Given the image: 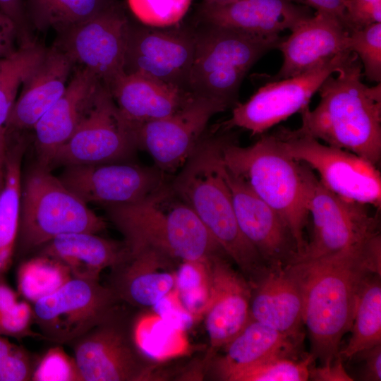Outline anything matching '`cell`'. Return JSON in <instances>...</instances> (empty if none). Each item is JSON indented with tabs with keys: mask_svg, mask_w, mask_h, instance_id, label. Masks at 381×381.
I'll list each match as a JSON object with an SVG mask.
<instances>
[{
	"mask_svg": "<svg viewBox=\"0 0 381 381\" xmlns=\"http://www.w3.org/2000/svg\"><path fill=\"white\" fill-rule=\"evenodd\" d=\"M344 24L349 31L381 23V0H344Z\"/></svg>",
	"mask_w": 381,
	"mask_h": 381,
	"instance_id": "b9f144b4",
	"label": "cell"
},
{
	"mask_svg": "<svg viewBox=\"0 0 381 381\" xmlns=\"http://www.w3.org/2000/svg\"><path fill=\"white\" fill-rule=\"evenodd\" d=\"M35 324L32 305L23 299L0 315V335L22 339L25 337L42 338L32 329Z\"/></svg>",
	"mask_w": 381,
	"mask_h": 381,
	"instance_id": "f35d334b",
	"label": "cell"
},
{
	"mask_svg": "<svg viewBox=\"0 0 381 381\" xmlns=\"http://www.w3.org/2000/svg\"><path fill=\"white\" fill-rule=\"evenodd\" d=\"M195 32L180 23L157 28L130 22L125 73L144 75L190 92Z\"/></svg>",
	"mask_w": 381,
	"mask_h": 381,
	"instance_id": "5bb4252c",
	"label": "cell"
},
{
	"mask_svg": "<svg viewBox=\"0 0 381 381\" xmlns=\"http://www.w3.org/2000/svg\"><path fill=\"white\" fill-rule=\"evenodd\" d=\"M352 54L340 53L299 75L267 82L248 100L238 102L231 117L217 128L229 131L238 127L252 135H262L269 129L308 107L322 83Z\"/></svg>",
	"mask_w": 381,
	"mask_h": 381,
	"instance_id": "30bf717a",
	"label": "cell"
},
{
	"mask_svg": "<svg viewBox=\"0 0 381 381\" xmlns=\"http://www.w3.org/2000/svg\"><path fill=\"white\" fill-rule=\"evenodd\" d=\"M278 44L283 62L278 73L266 82L306 72L336 55L349 51V32L337 16L316 11L298 23Z\"/></svg>",
	"mask_w": 381,
	"mask_h": 381,
	"instance_id": "d6986e66",
	"label": "cell"
},
{
	"mask_svg": "<svg viewBox=\"0 0 381 381\" xmlns=\"http://www.w3.org/2000/svg\"><path fill=\"white\" fill-rule=\"evenodd\" d=\"M14 345L6 337L0 335V360L11 350Z\"/></svg>",
	"mask_w": 381,
	"mask_h": 381,
	"instance_id": "f907efd6",
	"label": "cell"
},
{
	"mask_svg": "<svg viewBox=\"0 0 381 381\" xmlns=\"http://www.w3.org/2000/svg\"><path fill=\"white\" fill-rule=\"evenodd\" d=\"M286 266L301 291L310 354L328 365L339 356L340 342L351 329L364 281L370 274L380 275V234L353 249Z\"/></svg>",
	"mask_w": 381,
	"mask_h": 381,
	"instance_id": "6da1fadb",
	"label": "cell"
},
{
	"mask_svg": "<svg viewBox=\"0 0 381 381\" xmlns=\"http://www.w3.org/2000/svg\"><path fill=\"white\" fill-rule=\"evenodd\" d=\"M226 135H203L169 185L254 285L269 267L242 233L235 214L223 173L222 147Z\"/></svg>",
	"mask_w": 381,
	"mask_h": 381,
	"instance_id": "3957f363",
	"label": "cell"
},
{
	"mask_svg": "<svg viewBox=\"0 0 381 381\" xmlns=\"http://www.w3.org/2000/svg\"><path fill=\"white\" fill-rule=\"evenodd\" d=\"M73 64L56 47L44 52L25 75L16 99L6 135L32 128L65 91Z\"/></svg>",
	"mask_w": 381,
	"mask_h": 381,
	"instance_id": "44dd1931",
	"label": "cell"
},
{
	"mask_svg": "<svg viewBox=\"0 0 381 381\" xmlns=\"http://www.w3.org/2000/svg\"><path fill=\"white\" fill-rule=\"evenodd\" d=\"M222 159L229 171L241 178L282 217L296 241V257L301 255L307 243L304 230L309 217L306 165L284 150L274 133L261 135L247 147L238 145L227 134Z\"/></svg>",
	"mask_w": 381,
	"mask_h": 381,
	"instance_id": "5b68a950",
	"label": "cell"
},
{
	"mask_svg": "<svg viewBox=\"0 0 381 381\" xmlns=\"http://www.w3.org/2000/svg\"><path fill=\"white\" fill-rule=\"evenodd\" d=\"M362 64L353 53L318 92L320 102L303 109L297 130L325 144L351 152L375 165L381 159V83L362 82Z\"/></svg>",
	"mask_w": 381,
	"mask_h": 381,
	"instance_id": "7a4b0ae2",
	"label": "cell"
},
{
	"mask_svg": "<svg viewBox=\"0 0 381 381\" xmlns=\"http://www.w3.org/2000/svg\"><path fill=\"white\" fill-rule=\"evenodd\" d=\"M130 21L116 0L86 21L59 33L54 47L92 72L109 91L126 73Z\"/></svg>",
	"mask_w": 381,
	"mask_h": 381,
	"instance_id": "7c38bea8",
	"label": "cell"
},
{
	"mask_svg": "<svg viewBox=\"0 0 381 381\" xmlns=\"http://www.w3.org/2000/svg\"><path fill=\"white\" fill-rule=\"evenodd\" d=\"M107 222L67 188L50 169L36 164L22 174L14 257L23 258L64 234H98Z\"/></svg>",
	"mask_w": 381,
	"mask_h": 381,
	"instance_id": "8992f818",
	"label": "cell"
},
{
	"mask_svg": "<svg viewBox=\"0 0 381 381\" xmlns=\"http://www.w3.org/2000/svg\"><path fill=\"white\" fill-rule=\"evenodd\" d=\"M309 379L317 381L353 380L345 370L340 356L328 365H322L319 368L313 365L309 371Z\"/></svg>",
	"mask_w": 381,
	"mask_h": 381,
	"instance_id": "7dc6e473",
	"label": "cell"
},
{
	"mask_svg": "<svg viewBox=\"0 0 381 381\" xmlns=\"http://www.w3.org/2000/svg\"><path fill=\"white\" fill-rule=\"evenodd\" d=\"M4 180L0 190V275L12 265L18 234L22 183V162L28 147L23 134L6 136Z\"/></svg>",
	"mask_w": 381,
	"mask_h": 381,
	"instance_id": "f1b7e54d",
	"label": "cell"
},
{
	"mask_svg": "<svg viewBox=\"0 0 381 381\" xmlns=\"http://www.w3.org/2000/svg\"><path fill=\"white\" fill-rule=\"evenodd\" d=\"M349 50L358 56L366 78L381 83V23L349 31Z\"/></svg>",
	"mask_w": 381,
	"mask_h": 381,
	"instance_id": "d590c367",
	"label": "cell"
},
{
	"mask_svg": "<svg viewBox=\"0 0 381 381\" xmlns=\"http://www.w3.org/2000/svg\"><path fill=\"white\" fill-rule=\"evenodd\" d=\"M136 148L134 131L121 117L109 90L101 84L75 132L56 150L50 168L128 162Z\"/></svg>",
	"mask_w": 381,
	"mask_h": 381,
	"instance_id": "4fadbf2b",
	"label": "cell"
},
{
	"mask_svg": "<svg viewBox=\"0 0 381 381\" xmlns=\"http://www.w3.org/2000/svg\"><path fill=\"white\" fill-rule=\"evenodd\" d=\"M109 92L135 135L144 123L175 113L194 97L190 92L140 74H125Z\"/></svg>",
	"mask_w": 381,
	"mask_h": 381,
	"instance_id": "d4e9b609",
	"label": "cell"
},
{
	"mask_svg": "<svg viewBox=\"0 0 381 381\" xmlns=\"http://www.w3.org/2000/svg\"><path fill=\"white\" fill-rule=\"evenodd\" d=\"M284 150L318 174L334 194L380 210L381 175L377 167L348 150L322 143L297 129L274 132Z\"/></svg>",
	"mask_w": 381,
	"mask_h": 381,
	"instance_id": "ba28073f",
	"label": "cell"
},
{
	"mask_svg": "<svg viewBox=\"0 0 381 381\" xmlns=\"http://www.w3.org/2000/svg\"><path fill=\"white\" fill-rule=\"evenodd\" d=\"M119 301L99 280L72 277L32 304L35 324L42 339L68 345L111 314Z\"/></svg>",
	"mask_w": 381,
	"mask_h": 381,
	"instance_id": "8fae6325",
	"label": "cell"
},
{
	"mask_svg": "<svg viewBox=\"0 0 381 381\" xmlns=\"http://www.w3.org/2000/svg\"><path fill=\"white\" fill-rule=\"evenodd\" d=\"M35 253L63 263L69 269L72 277L92 280H99L103 270L114 268L129 257L123 241L87 232L61 234Z\"/></svg>",
	"mask_w": 381,
	"mask_h": 381,
	"instance_id": "484cf974",
	"label": "cell"
},
{
	"mask_svg": "<svg viewBox=\"0 0 381 381\" xmlns=\"http://www.w3.org/2000/svg\"><path fill=\"white\" fill-rule=\"evenodd\" d=\"M101 84L90 70L75 71L62 95L32 128L37 164L50 169L56 150L75 132Z\"/></svg>",
	"mask_w": 381,
	"mask_h": 381,
	"instance_id": "7402d4cb",
	"label": "cell"
},
{
	"mask_svg": "<svg viewBox=\"0 0 381 381\" xmlns=\"http://www.w3.org/2000/svg\"><path fill=\"white\" fill-rule=\"evenodd\" d=\"M4 180V158H0V190Z\"/></svg>",
	"mask_w": 381,
	"mask_h": 381,
	"instance_id": "816d5d0a",
	"label": "cell"
},
{
	"mask_svg": "<svg viewBox=\"0 0 381 381\" xmlns=\"http://www.w3.org/2000/svg\"><path fill=\"white\" fill-rule=\"evenodd\" d=\"M250 318L301 341L302 294L287 266L269 267L253 286Z\"/></svg>",
	"mask_w": 381,
	"mask_h": 381,
	"instance_id": "cb8c5ba5",
	"label": "cell"
},
{
	"mask_svg": "<svg viewBox=\"0 0 381 381\" xmlns=\"http://www.w3.org/2000/svg\"><path fill=\"white\" fill-rule=\"evenodd\" d=\"M116 0H24L30 25L64 32L95 16Z\"/></svg>",
	"mask_w": 381,
	"mask_h": 381,
	"instance_id": "4dcf8cb0",
	"label": "cell"
},
{
	"mask_svg": "<svg viewBox=\"0 0 381 381\" xmlns=\"http://www.w3.org/2000/svg\"><path fill=\"white\" fill-rule=\"evenodd\" d=\"M104 207L123 235L129 256L152 250L171 262H182L226 254L169 183L140 200Z\"/></svg>",
	"mask_w": 381,
	"mask_h": 381,
	"instance_id": "277c9868",
	"label": "cell"
},
{
	"mask_svg": "<svg viewBox=\"0 0 381 381\" xmlns=\"http://www.w3.org/2000/svg\"><path fill=\"white\" fill-rule=\"evenodd\" d=\"M210 258L182 261L176 272L175 288L179 298L195 320L204 316L210 297Z\"/></svg>",
	"mask_w": 381,
	"mask_h": 381,
	"instance_id": "836d02e7",
	"label": "cell"
},
{
	"mask_svg": "<svg viewBox=\"0 0 381 381\" xmlns=\"http://www.w3.org/2000/svg\"><path fill=\"white\" fill-rule=\"evenodd\" d=\"M223 173L239 227L245 237L269 267L291 264L298 251L286 224L274 209L224 164Z\"/></svg>",
	"mask_w": 381,
	"mask_h": 381,
	"instance_id": "ac0fdd59",
	"label": "cell"
},
{
	"mask_svg": "<svg viewBox=\"0 0 381 381\" xmlns=\"http://www.w3.org/2000/svg\"><path fill=\"white\" fill-rule=\"evenodd\" d=\"M17 43L19 37L14 23L0 10V59L13 56L20 49Z\"/></svg>",
	"mask_w": 381,
	"mask_h": 381,
	"instance_id": "f6af8a7d",
	"label": "cell"
},
{
	"mask_svg": "<svg viewBox=\"0 0 381 381\" xmlns=\"http://www.w3.org/2000/svg\"><path fill=\"white\" fill-rule=\"evenodd\" d=\"M315 359L310 353L301 358L274 356L237 371L228 381H306Z\"/></svg>",
	"mask_w": 381,
	"mask_h": 381,
	"instance_id": "e575fe53",
	"label": "cell"
},
{
	"mask_svg": "<svg viewBox=\"0 0 381 381\" xmlns=\"http://www.w3.org/2000/svg\"><path fill=\"white\" fill-rule=\"evenodd\" d=\"M351 337L339 356L353 358L358 353L381 344L380 275L369 274L364 281L356 304Z\"/></svg>",
	"mask_w": 381,
	"mask_h": 381,
	"instance_id": "f546056e",
	"label": "cell"
},
{
	"mask_svg": "<svg viewBox=\"0 0 381 381\" xmlns=\"http://www.w3.org/2000/svg\"><path fill=\"white\" fill-rule=\"evenodd\" d=\"M153 310L162 319L183 331L190 329L196 322L181 303L176 288L158 301Z\"/></svg>",
	"mask_w": 381,
	"mask_h": 381,
	"instance_id": "7bdbcfd3",
	"label": "cell"
},
{
	"mask_svg": "<svg viewBox=\"0 0 381 381\" xmlns=\"http://www.w3.org/2000/svg\"><path fill=\"white\" fill-rule=\"evenodd\" d=\"M355 356H360L364 361L363 380H381V344L362 351Z\"/></svg>",
	"mask_w": 381,
	"mask_h": 381,
	"instance_id": "c3c4849f",
	"label": "cell"
},
{
	"mask_svg": "<svg viewBox=\"0 0 381 381\" xmlns=\"http://www.w3.org/2000/svg\"><path fill=\"white\" fill-rule=\"evenodd\" d=\"M38 356L21 346L14 345L0 360V381L32 380Z\"/></svg>",
	"mask_w": 381,
	"mask_h": 381,
	"instance_id": "60d3db41",
	"label": "cell"
},
{
	"mask_svg": "<svg viewBox=\"0 0 381 381\" xmlns=\"http://www.w3.org/2000/svg\"><path fill=\"white\" fill-rule=\"evenodd\" d=\"M173 262L157 252L145 250L111 268L109 286L119 301L138 307H153L175 288Z\"/></svg>",
	"mask_w": 381,
	"mask_h": 381,
	"instance_id": "4316f807",
	"label": "cell"
},
{
	"mask_svg": "<svg viewBox=\"0 0 381 381\" xmlns=\"http://www.w3.org/2000/svg\"><path fill=\"white\" fill-rule=\"evenodd\" d=\"M224 256L227 255L216 254L210 258L211 293L203 317L212 351L229 342L250 319L253 287Z\"/></svg>",
	"mask_w": 381,
	"mask_h": 381,
	"instance_id": "ffe728a7",
	"label": "cell"
},
{
	"mask_svg": "<svg viewBox=\"0 0 381 381\" xmlns=\"http://www.w3.org/2000/svg\"><path fill=\"white\" fill-rule=\"evenodd\" d=\"M42 49L37 55L24 64L0 85V158H4L6 147V126L16 101L18 87L22 80L44 52Z\"/></svg>",
	"mask_w": 381,
	"mask_h": 381,
	"instance_id": "ab89813d",
	"label": "cell"
},
{
	"mask_svg": "<svg viewBox=\"0 0 381 381\" xmlns=\"http://www.w3.org/2000/svg\"><path fill=\"white\" fill-rule=\"evenodd\" d=\"M310 16L292 0H238L224 4L202 1L197 12L201 23L262 37L278 36L285 30H291Z\"/></svg>",
	"mask_w": 381,
	"mask_h": 381,
	"instance_id": "603a6c76",
	"label": "cell"
},
{
	"mask_svg": "<svg viewBox=\"0 0 381 381\" xmlns=\"http://www.w3.org/2000/svg\"><path fill=\"white\" fill-rule=\"evenodd\" d=\"M227 107L195 96L175 113L142 125L135 133L137 147L145 150L164 172L179 170L205 134L210 119Z\"/></svg>",
	"mask_w": 381,
	"mask_h": 381,
	"instance_id": "2e32d148",
	"label": "cell"
},
{
	"mask_svg": "<svg viewBox=\"0 0 381 381\" xmlns=\"http://www.w3.org/2000/svg\"><path fill=\"white\" fill-rule=\"evenodd\" d=\"M305 4L319 12H325L338 17L344 23V0H292Z\"/></svg>",
	"mask_w": 381,
	"mask_h": 381,
	"instance_id": "681fc988",
	"label": "cell"
},
{
	"mask_svg": "<svg viewBox=\"0 0 381 381\" xmlns=\"http://www.w3.org/2000/svg\"><path fill=\"white\" fill-rule=\"evenodd\" d=\"M131 335L140 356L158 361L183 355L188 349L185 331L155 313L138 318L131 329Z\"/></svg>",
	"mask_w": 381,
	"mask_h": 381,
	"instance_id": "1f68e13d",
	"label": "cell"
},
{
	"mask_svg": "<svg viewBox=\"0 0 381 381\" xmlns=\"http://www.w3.org/2000/svg\"><path fill=\"white\" fill-rule=\"evenodd\" d=\"M128 7L143 25L164 28L179 24L192 0H127Z\"/></svg>",
	"mask_w": 381,
	"mask_h": 381,
	"instance_id": "8d00e7d4",
	"label": "cell"
},
{
	"mask_svg": "<svg viewBox=\"0 0 381 381\" xmlns=\"http://www.w3.org/2000/svg\"><path fill=\"white\" fill-rule=\"evenodd\" d=\"M0 10L14 23L18 33L20 47L33 43L24 0H0Z\"/></svg>",
	"mask_w": 381,
	"mask_h": 381,
	"instance_id": "ee69618b",
	"label": "cell"
},
{
	"mask_svg": "<svg viewBox=\"0 0 381 381\" xmlns=\"http://www.w3.org/2000/svg\"><path fill=\"white\" fill-rule=\"evenodd\" d=\"M306 182V205L313 220V232L303 252L293 262L351 250L380 234L378 211L373 214L370 206L331 192L307 166Z\"/></svg>",
	"mask_w": 381,
	"mask_h": 381,
	"instance_id": "9c48e42d",
	"label": "cell"
},
{
	"mask_svg": "<svg viewBox=\"0 0 381 381\" xmlns=\"http://www.w3.org/2000/svg\"><path fill=\"white\" fill-rule=\"evenodd\" d=\"M236 1H238V0H203V1H205V2L218 4H228V3H231Z\"/></svg>",
	"mask_w": 381,
	"mask_h": 381,
	"instance_id": "f5cc1de1",
	"label": "cell"
},
{
	"mask_svg": "<svg viewBox=\"0 0 381 381\" xmlns=\"http://www.w3.org/2000/svg\"><path fill=\"white\" fill-rule=\"evenodd\" d=\"M42 49V47L33 42L25 47H20L18 52L11 58L0 59V85Z\"/></svg>",
	"mask_w": 381,
	"mask_h": 381,
	"instance_id": "bcb514c9",
	"label": "cell"
},
{
	"mask_svg": "<svg viewBox=\"0 0 381 381\" xmlns=\"http://www.w3.org/2000/svg\"><path fill=\"white\" fill-rule=\"evenodd\" d=\"M72 278L69 269L50 257L36 254L23 260L17 270L18 294L33 303Z\"/></svg>",
	"mask_w": 381,
	"mask_h": 381,
	"instance_id": "d6a6232c",
	"label": "cell"
},
{
	"mask_svg": "<svg viewBox=\"0 0 381 381\" xmlns=\"http://www.w3.org/2000/svg\"><path fill=\"white\" fill-rule=\"evenodd\" d=\"M68 345L83 381H136L150 377L131 330L117 308Z\"/></svg>",
	"mask_w": 381,
	"mask_h": 381,
	"instance_id": "9a60e30c",
	"label": "cell"
},
{
	"mask_svg": "<svg viewBox=\"0 0 381 381\" xmlns=\"http://www.w3.org/2000/svg\"><path fill=\"white\" fill-rule=\"evenodd\" d=\"M298 341L250 318L243 329L223 346L225 353L216 361L219 378L274 356L298 358Z\"/></svg>",
	"mask_w": 381,
	"mask_h": 381,
	"instance_id": "83f0119b",
	"label": "cell"
},
{
	"mask_svg": "<svg viewBox=\"0 0 381 381\" xmlns=\"http://www.w3.org/2000/svg\"><path fill=\"white\" fill-rule=\"evenodd\" d=\"M202 24L195 30L189 90L195 96L233 108L238 103L239 89L250 69L266 53L277 48L282 37H262Z\"/></svg>",
	"mask_w": 381,
	"mask_h": 381,
	"instance_id": "52a82bcc",
	"label": "cell"
},
{
	"mask_svg": "<svg viewBox=\"0 0 381 381\" xmlns=\"http://www.w3.org/2000/svg\"><path fill=\"white\" fill-rule=\"evenodd\" d=\"M32 381H83L76 362L63 349L54 344L38 356Z\"/></svg>",
	"mask_w": 381,
	"mask_h": 381,
	"instance_id": "74e56055",
	"label": "cell"
},
{
	"mask_svg": "<svg viewBox=\"0 0 381 381\" xmlns=\"http://www.w3.org/2000/svg\"><path fill=\"white\" fill-rule=\"evenodd\" d=\"M157 169L124 162L66 166L58 177L86 204L102 206L132 203L166 184Z\"/></svg>",
	"mask_w": 381,
	"mask_h": 381,
	"instance_id": "e0dca14e",
	"label": "cell"
}]
</instances>
